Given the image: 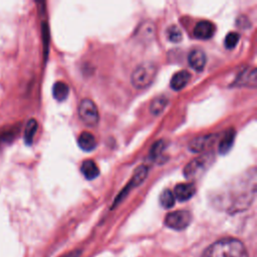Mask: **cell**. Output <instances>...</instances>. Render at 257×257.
Segmentation results:
<instances>
[{
    "mask_svg": "<svg viewBox=\"0 0 257 257\" xmlns=\"http://www.w3.org/2000/svg\"><path fill=\"white\" fill-rule=\"evenodd\" d=\"M167 37L172 42H180L183 38V35L179 27L173 25L167 29Z\"/></svg>",
    "mask_w": 257,
    "mask_h": 257,
    "instance_id": "44dd1931",
    "label": "cell"
},
{
    "mask_svg": "<svg viewBox=\"0 0 257 257\" xmlns=\"http://www.w3.org/2000/svg\"><path fill=\"white\" fill-rule=\"evenodd\" d=\"M192 221V215L189 211L178 210L167 214L165 224L173 230H184Z\"/></svg>",
    "mask_w": 257,
    "mask_h": 257,
    "instance_id": "5b68a950",
    "label": "cell"
},
{
    "mask_svg": "<svg viewBox=\"0 0 257 257\" xmlns=\"http://www.w3.org/2000/svg\"><path fill=\"white\" fill-rule=\"evenodd\" d=\"M256 69L255 67H248L242 70L237 78L235 79L234 86H246V87H256Z\"/></svg>",
    "mask_w": 257,
    "mask_h": 257,
    "instance_id": "52a82bcc",
    "label": "cell"
},
{
    "mask_svg": "<svg viewBox=\"0 0 257 257\" xmlns=\"http://www.w3.org/2000/svg\"><path fill=\"white\" fill-rule=\"evenodd\" d=\"M169 102V99L165 96V95H160L158 97H156L151 105H150V110L153 114L155 115H159L160 113L163 112V110L166 108L167 104Z\"/></svg>",
    "mask_w": 257,
    "mask_h": 257,
    "instance_id": "ac0fdd59",
    "label": "cell"
},
{
    "mask_svg": "<svg viewBox=\"0 0 257 257\" xmlns=\"http://www.w3.org/2000/svg\"><path fill=\"white\" fill-rule=\"evenodd\" d=\"M78 115L87 126H94L99 120V113L95 103L89 98H83L78 104Z\"/></svg>",
    "mask_w": 257,
    "mask_h": 257,
    "instance_id": "277c9868",
    "label": "cell"
},
{
    "mask_svg": "<svg viewBox=\"0 0 257 257\" xmlns=\"http://www.w3.org/2000/svg\"><path fill=\"white\" fill-rule=\"evenodd\" d=\"M188 61L190 66L196 71H202L207 62L206 53L199 48L193 49L188 56Z\"/></svg>",
    "mask_w": 257,
    "mask_h": 257,
    "instance_id": "30bf717a",
    "label": "cell"
},
{
    "mask_svg": "<svg viewBox=\"0 0 257 257\" xmlns=\"http://www.w3.org/2000/svg\"><path fill=\"white\" fill-rule=\"evenodd\" d=\"M80 172L86 180H93L99 175V169L92 160H85L80 166Z\"/></svg>",
    "mask_w": 257,
    "mask_h": 257,
    "instance_id": "4fadbf2b",
    "label": "cell"
},
{
    "mask_svg": "<svg viewBox=\"0 0 257 257\" xmlns=\"http://www.w3.org/2000/svg\"><path fill=\"white\" fill-rule=\"evenodd\" d=\"M37 127H38V123L36 121V119L34 118H30L26 125H25V130H24V141L26 143V145H31L34 139V136L37 132Z\"/></svg>",
    "mask_w": 257,
    "mask_h": 257,
    "instance_id": "e0dca14e",
    "label": "cell"
},
{
    "mask_svg": "<svg viewBox=\"0 0 257 257\" xmlns=\"http://www.w3.org/2000/svg\"><path fill=\"white\" fill-rule=\"evenodd\" d=\"M157 75V67L151 62L140 64L132 73V83L136 88L143 89L151 85Z\"/></svg>",
    "mask_w": 257,
    "mask_h": 257,
    "instance_id": "7a4b0ae2",
    "label": "cell"
},
{
    "mask_svg": "<svg viewBox=\"0 0 257 257\" xmlns=\"http://www.w3.org/2000/svg\"><path fill=\"white\" fill-rule=\"evenodd\" d=\"M196 193V188L192 183H182L175 187V190L173 192L175 199H177L180 202L187 201L191 199Z\"/></svg>",
    "mask_w": 257,
    "mask_h": 257,
    "instance_id": "8fae6325",
    "label": "cell"
},
{
    "mask_svg": "<svg viewBox=\"0 0 257 257\" xmlns=\"http://www.w3.org/2000/svg\"><path fill=\"white\" fill-rule=\"evenodd\" d=\"M190 78H191L190 72H188L187 70H180L173 75L170 85L174 90H181L184 86L188 84Z\"/></svg>",
    "mask_w": 257,
    "mask_h": 257,
    "instance_id": "7c38bea8",
    "label": "cell"
},
{
    "mask_svg": "<svg viewBox=\"0 0 257 257\" xmlns=\"http://www.w3.org/2000/svg\"><path fill=\"white\" fill-rule=\"evenodd\" d=\"M215 25L213 22L209 21V20H202L199 21L195 27H194V36L199 38V39H203V40H207L210 39L214 33H215Z\"/></svg>",
    "mask_w": 257,
    "mask_h": 257,
    "instance_id": "9c48e42d",
    "label": "cell"
},
{
    "mask_svg": "<svg viewBox=\"0 0 257 257\" xmlns=\"http://www.w3.org/2000/svg\"><path fill=\"white\" fill-rule=\"evenodd\" d=\"M17 128H10L0 133V146H2L3 144L11 143L17 135Z\"/></svg>",
    "mask_w": 257,
    "mask_h": 257,
    "instance_id": "7402d4cb",
    "label": "cell"
},
{
    "mask_svg": "<svg viewBox=\"0 0 257 257\" xmlns=\"http://www.w3.org/2000/svg\"><path fill=\"white\" fill-rule=\"evenodd\" d=\"M68 93H69V87L65 82L57 81L53 84L52 94L56 100L62 101L64 99H66L68 96Z\"/></svg>",
    "mask_w": 257,
    "mask_h": 257,
    "instance_id": "2e32d148",
    "label": "cell"
},
{
    "mask_svg": "<svg viewBox=\"0 0 257 257\" xmlns=\"http://www.w3.org/2000/svg\"><path fill=\"white\" fill-rule=\"evenodd\" d=\"M215 156L213 153H205L195 158L184 168V176L187 179H193L204 174L214 163Z\"/></svg>",
    "mask_w": 257,
    "mask_h": 257,
    "instance_id": "3957f363",
    "label": "cell"
},
{
    "mask_svg": "<svg viewBox=\"0 0 257 257\" xmlns=\"http://www.w3.org/2000/svg\"><path fill=\"white\" fill-rule=\"evenodd\" d=\"M165 149H166V144H165V142L163 140H160V141L156 142L152 146V148L150 150V157H151V159L152 160L159 159L162 156V154H163Z\"/></svg>",
    "mask_w": 257,
    "mask_h": 257,
    "instance_id": "ffe728a7",
    "label": "cell"
},
{
    "mask_svg": "<svg viewBox=\"0 0 257 257\" xmlns=\"http://www.w3.org/2000/svg\"><path fill=\"white\" fill-rule=\"evenodd\" d=\"M147 175H148V167L145 166V165L140 166V167L135 171V173H134V175H133V177H132L130 183L127 184V186L121 191V193L119 194V196L116 198L115 203H117V202L119 201V199L121 200V198H122L124 195H126V193H127L131 189L136 188V187H138L140 184H142L143 181L146 179Z\"/></svg>",
    "mask_w": 257,
    "mask_h": 257,
    "instance_id": "8992f818",
    "label": "cell"
},
{
    "mask_svg": "<svg viewBox=\"0 0 257 257\" xmlns=\"http://www.w3.org/2000/svg\"><path fill=\"white\" fill-rule=\"evenodd\" d=\"M216 139H217L216 135H206V136L198 137L190 143L189 149L194 153H202L208 150L209 148H211L214 145Z\"/></svg>",
    "mask_w": 257,
    "mask_h": 257,
    "instance_id": "ba28073f",
    "label": "cell"
},
{
    "mask_svg": "<svg viewBox=\"0 0 257 257\" xmlns=\"http://www.w3.org/2000/svg\"><path fill=\"white\" fill-rule=\"evenodd\" d=\"M203 257H248L245 245L235 238H223L210 245Z\"/></svg>",
    "mask_w": 257,
    "mask_h": 257,
    "instance_id": "6da1fadb",
    "label": "cell"
},
{
    "mask_svg": "<svg viewBox=\"0 0 257 257\" xmlns=\"http://www.w3.org/2000/svg\"><path fill=\"white\" fill-rule=\"evenodd\" d=\"M77 144L79 148L85 152H90L96 147L95 139L89 132H82L77 139Z\"/></svg>",
    "mask_w": 257,
    "mask_h": 257,
    "instance_id": "5bb4252c",
    "label": "cell"
},
{
    "mask_svg": "<svg viewBox=\"0 0 257 257\" xmlns=\"http://www.w3.org/2000/svg\"><path fill=\"white\" fill-rule=\"evenodd\" d=\"M240 39V35L236 32H229L224 40V45L227 49L234 48Z\"/></svg>",
    "mask_w": 257,
    "mask_h": 257,
    "instance_id": "603a6c76",
    "label": "cell"
},
{
    "mask_svg": "<svg viewBox=\"0 0 257 257\" xmlns=\"http://www.w3.org/2000/svg\"><path fill=\"white\" fill-rule=\"evenodd\" d=\"M235 130L234 128H229L224 137L222 138V140L219 143V153L222 155H225L227 153H229V151L231 150L233 144H234V140H235Z\"/></svg>",
    "mask_w": 257,
    "mask_h": 257,
    "instance_id": "9a60e30c",
    "label": "cell"
},
{
    "mask_svg": "<svg viewBox=\"0 0 257 257\" xmlns=\"http://www.w3.org/2000/svg\"><path fill=\"white\" fill-rule=\"evenodd\" d=\"M175 196L173 192L169 189H166L162 192L160 196V204L165 208V209H170L175 205Z\"/></svg>",
    "mask_w": 257,
    "mask_h": 257,
    "instance_id": "d6986e66",
    "label": "cell"
}]
</instances>
